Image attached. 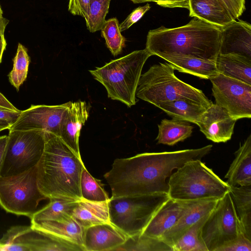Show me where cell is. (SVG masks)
<instances>
[{"label":"cell","instance_id":"6da1fadb","mask_svg":"<svg viewBox=\"0 0 251 251\" xmlns=\"http://www.w3.org/2000/svg\"><path fill=\"white\" fill-rule=\"evenodd\" d=\"M212 145L201 148L174 151L145 152L114 160L104 177L112 197L168 194L167 178L175 169L187 161L201 159L209 153Z\"/></svg>","mask_w":251,"mask_h":251},{"label":"cell","instance_id":"7a4b0ae2","mask_svg":"<svg viewBox=\"0 0 251 251\" xmlns=\"http://www.w3.org/2000/svg\"><path fill=\"white\" fill-rule=\"evenodd\" d=\"M221 27L196 17L174 28L150 30L146 49L151 54H178L216 61L219 54Z\"/></svg>","mask_w":251,"mask_h":251},{"label":"cell","instance_id":"3957f363","mask_svg":"<svg viewBox=\"0 0 251 251\" xmlns=\"http://www.w3.org/2000/svg\"><path fill=\"white\" fill-rule=\"evenodd\" d=\"M43 154L37 167L39 188L47 199L81 200L80 182L85 167L62 140L47 132Z\"/></svg>","mask_w":251,"mask_h":251},{"label":"cell","instance_id":"277c9868","mask_svg":"<svg viewBox=\"0 0 251 251\" xmlns=\"http://www.w3.org/2000/svg\"><path fill=\"white\" fill-rule=\"evenodd\" d=\"M174 68L169 63L155 64L141 75L136 96L156 106L162 102L187 100L207 108L213 103L203 92L178 79Z\"/></svg>","mask_w":251,"mask_h":251},{"label":"cell","instance_id":"5b68a950","mask_svg":"<svg viewBox=\"0 0 251 251\" xmlns=\"http://www.w3.org/2000/svg\"><path fill=\"white\" fill-rule=\"evenodd\" d=\"M151 54L146 49L134 51L89 70L106 90L108 97L130 107L136 104V92L143 67Z\"/></svg>","mask_w":251,"mask_h":251},{"label":"cell","instance_id":"8992f818","mask_svg":"<svg viewBox=\"0 0 251 251\" xmlns=\"http://www.w3.org/2000/svg\"><path fill=\"white\" fill-rule=\"evenodd\" d=\"M168 194L179 201L220 199L229 192L230 186L201 159L187 161L169 177Z\"/></svg>","mask_w":251,"mask_h":251},{"label":"cell","instance_id":"52a82bcc","mask_svg":"<svg viewBox=\"0 0 251 251\" xmlns=\"http://www.w3.org/2000/svg\"><path fill=\"white\" fill-rule=\"evenodd\" d=\"M169 198L166 193L111 197L108 203L109 222L127 237L141 233Z\"/></svg>","mask_w":251,"mask_h":251},{"label":"cell","instance_id":"ba28073f","mask_svg":"<svg viewBox=\"0 0 251 251\" xmlns=\"http://www.w3.org/2000/svg\"><path fill=\"white\" fill-rule=\"evenodd\" d=\"M47 138V132L41 129L9 130L0 176H16L37 166Z\"/></svg>","mask_w":251,"mask_h":251},{"label":"cell","instance_id":"9c48e42d","mask_svg":"<svg viewBox=\"0 0 251 251\" xmlns=\"http://www.w3.org/2000/svg\"><path fill=\"white\" fill-rule=\"evenodd\" d=\"M47 199L38 187L37 166L16 176H0V206L7 212L30 218Z\"/></svg>","mask_w":251,"mask_h":251},{"label":"cell","instance_id":"30bf717a","mask_svg":"<svg viewBox=\"0 0 251 251\" xmlns=\"http://www.w3.org/2000/svg\"><path fill=\"white\" fill-rule=\"evenodd\" d=\"M243 232L229 192L220 199L201 229V236L208 251L217 249Z\"/></svg>","mask_w":251,"mask_h":251},{"label":"cell","instance_id":"8fae6325","mask_svg":"<svg viewBox=\"0 0 251 251\" xmlns=\"http://www.w3.org/2000/svg\"><path fill=\"white\" fill-rule=\"evenodd\" d=\"M209 79L216 104L236 121L251 117V85L219 73Z\"/></svg>","mask_w":251,"mask_h":251},{"label":"cell","instance_id":"7c38bea8","mask_svg":"<svg viewBox=\"0 0 251 251\" xmlns=\"http://www.w3.org/2000/svg\"><path fill=\"white\" fill-rule=\"evenodd\" d=\"M70 102L55 105H31L26 110L21 111L9 130L41 129L59 137L61 122Z\"/></svg>","mask_w":251,"mask_h":251},{"label":"cell","instance_id":"4fadbf2b","mask_svg":"<svg viewBox=\"0 0 251 251\" xmlns=\"http://www.w3.org/2000/svg\"><path fill=\"white\" fill-rule=\"evenodd\" d=\"M236 122L225 109L213 103L196 124L208 140L225 143L231 139Z\"/></svg>","mask_w":251,"mask_h":251},{"label":"cell","instance_id":"5bb4252c","mask_svg":"<svg viewBox=\"0 0 251 251\" xmlns=\"http://www.w3.org/2000/svg\"><path fill=\"white\" fill-rule=\"evenodd\" d=\"M219 54H234L251 59V25L236 20L221 28Z\"/></svg>","mask_w":251,"mask_h":251},{"label":"cell","instance_id":"9a60e30c","mask_svg":"<svg viewBox=\"0 0 251 251\" xmlns=\"http://www.w3.org/2000/svg\"><path fill=\"white\" fill-rule=\"evenodd\" d=\"M89 109L85 101H71L61 122L59 137L79 157L80 130L89 117Z\"/></svg>","mask_w":251,"mask_h":251},{"label":"cell","instance_id":"2e32d148","mask_svg":"<svg viewBox=\"0 0 251 251\" xmlns=\"http://www.w3.org/2000/svg\"><path fill=\"white\" fill-rule=\"evenodd\" d=\"M219 200L187 201L183 213L175 225L164 234L161 240L172 248L189 227L212 211Z\"/></svg>","mask_w":251,"mask_h":251},{"label":"cell","instance_id":"e0dca14e","mask_svg":"<svg viewBox=\"0 0 251 251\" xmlns=\"http://www.w3.org/2000/svg\"><path fill=\"white\" fill-rule=\"evenodd\" d=\"M127 236L110 223L94 225L85 229V251H113L126 241Z\"/></svg>","mask_w":251,"mask_h":251},{"label":"cell","instance_id":"ac0fdd59","mask_svg":"<svg viewBox=\"0 0 251 251\" xmlns=\"http://www.w3.org/2000/svg\"><path fill=\"white\" fill-rule=\"evenodd\" d=\"M187 201L169 198L154 214L141 234L161 239L183 213Z\"/></svg>","mask_w":251,"mask_h":251},{"label":"cell","instance_id":"d6986e66","mask_svg":"<svg viewBox=\"0 0 251 251\" xmlns=\"http://www.w3.org/2000/svg\"><path fill=\"white\" fill-rule=\"evenodd\" d=\"M22 243L28 251H85L83 247L45 231L27 228L22 236Z\"/></svg>","mask_w":251,"mask_h":251},{"label":"cell","instance_id":"ffe728a7","mask_svg":"<svg viewBox=\"0 0 251 251\" xmlns=\"http://www.w3.org/2000/svg\"><path fill=\"white\" fill-rule=\"evenodd\" d=\"M189 10L190 17L221 28L235 20L220 0H189Z\"/></svg>","mask_w":251,"mask_h":251},{"label":"cell","instance_id":"44dd1931","mask_svg":"<svg viewBox=\"0 0 251 251\" xmlns=\"http://www.w3.org/2000/svg\"><path fill=\"white\" fill-rule=\"evenodd\" d=\"M235 158L225 178L229 186H251V135L235 152Z\"/></svg>","mask_w":251,"mask_h":251},{"label":"cell","instance_id":"7402d4cb","mask_svg":"<svg viewBox=\"0 0 251 251\" xmlns=\"http://www.w3.org/2000/svg\"><path fill=\"white\" fill-rule=\"evenodd\" d=\"M30 226L33 229L51 233L83 247L85 228L73 217L60 221L31 223Z\"/></svg>","mask_w":251,"mask_h":251},{"label":"cell","instance_id":"603a6c76","mask_svg":"<svg viewBox=\"0 0 251 251\" xmlns=\"http://www.w3.org/2000/svg\"><path fill=\"white\" fill-rule=\"evenodd\" d=\"M160 57L178 71L201 78L209 79L218 74L215 61L183 55H163Z\"/></svg>","mask_w":251,"mask_h":251},{"label":"cell","instance_id":"cb8c5ba5","mask_svg":"<svg viewBox=\"0 0 251 251\" xmlns=\"http://www.w3.org/2000/svg\"><path fill=\"white\" fill-rule=\"evenodd\" d=\"M108 201L95 202L81 199L77 201L72 216L85 228L100 224L110 223Z\"/></svg>","mask_w":251,"mask_h":251},{"label":"cell","instance_id":"d4e9b609","mask_svg":"<svg viewBox=\"0 0 251 251\" xmlns=\"http://www.w3.org/2000/svg\"><path fill=\"white\" fill-rule=\"evenodd\" d=\"M215 63L218 73L251 85V59L240 55L219 54Z\"/></svg>","mask_w":251,"mask_h":251},{"label":"cell","instance_id":"484cf974","mask_svg":"<svg viewBox=\"0 0 251 251\" xmlns=\"http://www.w3.org/2000/svg\"><path fill=\"white\" fill-rule=\"evenodd\" d=\"M173 119L196 124L207 109L203 105L187 100H176L161 103L156 106Z\"/></svg>","mask_w":251,"mask_h":251},{"label":"cell","instance_id":"4316f807","mask_svg":"<svg viewBox=\"0 0 251 251\" xmlns=\"http://www.w3.org/2000/svg\"><path fill=\"white\" fill-rule=\"evenodd\" d=\"M229 192L234 202L242 231L251 240V186H230Z\"/></svg>","mask_w":251,"mask_h":251},{"label":"cell","instance_id":"83f0119b","mask_svg":"<svg viewBox=\"0 0 251 251\" xmlns=\"http://www.w3.org/2000/svg\"><path fill=\"white\" fill-rule=\"evenodd\" d=\"M158 144L174 146L191 136L193 126L188 122L176 119H163L158 125Z\"/></svg>","mask_w":251,"mask_h":251},{"label":"cell","instance_id":"f1b7e54d","mask_svg":"<svg viewBox=\"0 0 251 251\" xmlns=\"http://www.w3.org/2000/svg\"><path fill=\"white\" fill-rule=\"evenodd\" d=\"M45 207L37 211L30 218L31 223L44 221H60L72 216L78 201L53 198Z\"/></svg>","mask_w":251,"mask_h":251},{"label":"cell","instance_id":"f546056e","mask_svg":"<svg viewBox=\"0 0 251 251\" xmlns=\"http://www.w3.org/2000/svg\"><path fill=\"white\" fill-rule=\"evenodd\" d=\"M113 251H173L162 240L141 233L127 237L124 243Z\"/></svg>","mask_w":251,"mask_h":251},{"label":"cell","instance_id":"4dcf8cb0","mask_svg":"<svg viewBox=\"0 0 251 251\" xmlns=\"http://www.w3.org/2000/svg\"><path fill=\"white\" fill-rule=\"evenodd\" d=\"M209 214L188 229L172 247L173 251H208L201 236V229Z\"/></svg>","mask_w":251,"mask_h":251},{"label":"cell","instance_id":"1f68e13d","mask_svg":"<svg viewBox=\"0 0 251 251\" xmlns=\"http://www.w3.org/2000/svg\"><path fill=\"white\" fill-rule=\"evenodd\" d=\"M80 189L81 199L90 201L103 202L109 200L100 180L94 178L84 167L82 171Z\"/></svg>","mask_w":251,"mask_h":251},{"label":"cell","instance_id":"d6a6232c","mask_svg":"<svg viewBox=\"0 0 251 251\" xmlns=\"http://www.w3.org/2000/svg\"><path fill=\"white\" fill-rule=\"evenodd\" d=\"M29 63L30 58L27 49L19 43L13 58V67L8 75L10 82L17 91L27 77Z\"/></svg>","mask_w":251,"mask_h":251},{"label":"cell","instance_id":"836d02e7","mask_svg":"<svg viewBox=\"0 0 251 251\" xmlns=\"http://www.w3.org/2000/svg\"><path fill=\"white\" fill-rule=\"evenodd\" d=\"M100 31L101 36L105 39L106 45L113 55L120 54L125 47L126 39L121 33L117 18L105 20Z\"/></svg>","mask_w":251,"mask_h":251},{"label":"cell","instance_id":"e575fe53","mask_svg":"<svg viewBox=\"0 0 251 251\" xmlns=\"http://www.w3.org/2000/svg\"><path fill=\"white\" fill-rule=\"evenodd\" d=\"M111 0H90L89 11L85 19L90 32L100 30L105 21Z\"/></svg>","mask_w":251,"mask_h":251},{"label":"cell","instance_id":"d590c367","mask_svg":"<svg viewBox=\"0 0 251 251\" xmlns=\"http://www.w3.org/2000/svg\"><path fill=\"white\" fill-rule=\"evenodd\" d=\"M215 251H251V240L241 232L237 237L218 248Z\"/></svg>","mask_w":251,"mask_h":251},{"label":"cell","instance_id":"8d00e7d4","mask_svg":"<svg viewBox=\"0 0 251 251\" xmlns=\"http://www.w3.org/2000/svg\"><path fill=\"white\" fill-rule=\"evenodd\" d=\"M150 8L151 5L147 3L144 6H139L132 11L126 19L119 25V29L121 32L128 29L132 25L138 21Z\"/></svg>","mask_w":251,"mask_h":251},{"label":"cell","instance_id":"74e56055","mask_svg":"<svg viewBox=\"0 0 251 251\" xmlns=\"http://www.w3.org/2000/svg\"><path fill=\"white\" fill-rule=\"evenodd\" d=\"M90 0H69L68 10L73 15L85 19L89 13Z\"/></svg>","mask_w":251,"mask_h":251},{"label":"cell","instance_id":"f35d334b","mask_svg":"<svg viewBox=\"0 0 251 251\" xmlns=\"http://www.w3.org/2000/svg\"><path fill=\"white\" fill-rule=\"evenodd\" d=\"M234 20L240 17L245 10V0H220Z\"/></svg>","mask_w":251,"mask_h":251},{"label":"cell","instance_id":"ab89813d","mask_svg":"<svg viewBox=\"0 0 251 251\" xmlns=\"http://www.w3.org/2000/svg\"><path fill=\"white\" fill-rule=\"evenodd\" d=\"M152 1L164 7L189 9V0H152Z\"/></svg>","mask_w":251,"mask_h":251},{"label":"cell","instance_id":"60d3db41","mask_svg":"<svg viewBox=\"0 0 251 251\" xmlns=\"http://www.w3.org/2000/svg\"><path fill=\"white\" fill-rule=\"evenodd\" d=\"M21 113V110L14 111L0 108V119L7 121L10 126L14 124Z\"/></svg>","mask_w":251,"mask_h":251},{"label":"cell","instance_id":"b9f144b4","mask_svg":"<svg viewBox=\"0 0 251 251\" xmlns=\"http://www.w3.org/2000/svg\"><path fill=\"white\" fill-rule=\"evenodd\" d=\"M0 107L14 111H19L0 92Z\"/></svg>","mask_w":251,"mask_h":251},{"label":"cell","instance_id":"7bdbcfd3","mask_svg":"<svg viewBox=\"0 0 251 251\" xmlns=\"http://www.w3.org/2000/svg\"><path fill=\"white\" fill-rule=\"evenodd\" d=\"M7 140V135L0 136V168L3 158Z\"/></svg>","mask_w":251,"mask_h":251},{"label":"cell","instance_id":"ee69618b","mask_svg":"<svg viewBox=\"0 0 251 251\" xmlns=\"http://www.w3.org/2000/svg\"><path fill=\"white\" fill-rule=\"evenodd\" d=\"M7 45L4 37V32L0 31V63L1 62L2 55Z\"/></svg>","mask_w":251,"mask_h":251},{"label":"cell","instance_id":"f6af8a7d","mask_svg":"<svg viewBox=\"0 0 251 251\" xmlns=\"http://www.w3.org/2000/svg\"><path fill=\"white\" fill-rule=\"evenodd\" d=\"M9 23V20L3 16L0 17V31H5L6 27Z\"/></svg>","mask_w":251,"mask_h":251},{"label":"cell","instance_id":"bcb514c9","mask_svg":"<svg viewBox=\"0 0 251 251\" xmlns=\"http://www.w3.org/2000/svg\"><path fill=\"white\" fill-rule=\"evenodd\" d=\"M10 126V124L5 120L0 119V128L3 130L8 129Z\"/></svg>","mask_w":251,"mask_h":251},{"label":"cell","instance_id":"7dc6e473","mask_svg":"<svg viewBox=\"0 0 251 251\" xmlns=\"http://www.w3.org/2000/svg\"><path fill=\"white\" fill-rule=\"evenodd\" d=\"M134 3H144L146 2H151L152 0H130Z\"/></svg>","mask_w":251,"mask_h":251},{"label":"cell","instance_id":"c3c4849f","mask_svg":"<svg viewBox=\"0 0 251 251\" xmlns=\"http://www.w3.org/2000/svg\"><path fill=\"white\" fill-rule=\"evenodd\" d=\"M2 14H3V11H2V9H1V6H0V17L2 16Z\"/></svg>","mask_w":251,"mask_h":251},{"label":"cell","instance_id":"681fc988","mask_svg":"<svg viewBox=\"0 0 251 251\" xmlns=\"http://www.w3.org/2000/svg\"><path fill=\"white\" fill-rule=\"evenodd\" d=\"M3 130V129L0 128V132Z\"/></svg>","mask_w":251,"mask_h":251},{"label":"cell","instance_id":"f907efd6","mask_svg":"<svg viewBox=\"0 0 251 251\" xmlns=\"http://www.w3.org/2000/svg\"><path fill=\"white\" fill-rule=\"evenodd\" d=\"M2 109H3V108H2Z\"/></svg>","mask_w":251,"mask_h":251}]
</instances>
